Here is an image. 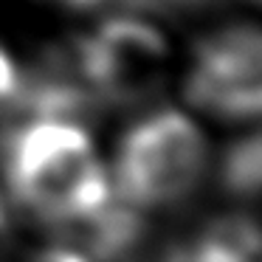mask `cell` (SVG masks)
Segmentation results:
<instances>
[{
  "instance_id": "6da1fadb",
  "label": "cell",
  "mask_w": 262,
  "mask_h": 262,
  "mask_svg": "<svg viewBox=\"0 0 262 262\" xmlns=\"http://www.w3.org/2000/svg\"><path fill=\"white\" fill-rule=\"evenodd\" d=\"M0 164L14 203L59 228L102 211L116 198L91 136L76 121L31 119L6 133Z\"/></svg>"
},
{
  "instance_id": "7a4b0ae2",
  "label": "cell",
  "mask_w": 262,
  "mask_h": 262,
  "mask_svg": "<svg viewBox=\"0 0 262 262\" xmlns=\"http://www.w3.org/2000/svg\"><path fill=\"white\" fill-rule=\"evenodd\" d=\"M209 164L200 127L181 110H155L124 133L116 152L113 194L136 211L166 209L198 189Z\"/></svg>"
},
{
  "instance_id": "3957f363",
  "label": "cell",
  "mask_w": 262,
  "mask_h": 262,
  "mask_svg": "<svg viewBox=\"0 0 262 262\" xmlns=\"http://www.w3.org/2000/svg\"><path fill=\"white\" fill-rule=\"evenodd\" d=\"M76 65L96 99L136 104L164 85L169 46L147 20L110 17L76 46Z\"/></svg>"
},
{
  "instance_id": "277c9868",
  "label": "cell",
  "mask_w": 262,
  "mask_h": 262,
  "mask_svg": "<svg viewBox=\"0 0 262 262\" xmlns=\"http://www.w3.org/2000/svg\"><path fill=\"white\" fill-rule=\"evenodd\" d=\"M186 99L220 119L262 116V26L234 23L198 42Z\"/></svg>"
},
{
  "instance_id": "5b68a950",
  "label": "cell",
  "mask_w": 262,
  "mask_h": 262,
  "mask_svg": "<svg viewBox=\"0 0 262 262\" xmlns=\"http://www.w3.org/2000/svg\"><path fill=\"white\" fill-rule=\"evenodd\" d=\"M17 91H20V74H17V68H14L12 57L0 48V104L3 102L12 104V99L17 96Z\"/></svg>"
},
{
  "instance_id": "8992f818",
  "label": "cell",
  "mask_w": 262,
  "mask_h": 262,
  "mask_svg": "<svg viewBox=\"0 0 262 262\" xmlns=\"http://www.w3.org/2000/svg\"><path fill=\"white\" fill-rule=\"evenodd\" d=\"M62 3H68V6H79V9H85V6H93V3H99V0H62Z\"/></svg>"
},
{
  "instance_id": "52a82bcc",
  "label": "cell",
  "mask_w": 262,
  "mask_h": 262,
  "mask_svg": "<svg viewBox=\"0 0 262 262\" xmlns=\"http://www.w3.org/2000/svg\"><path fill=\"white\" fill-rule=\"evenodd\" d=\"M256 3H262V0H256Z\"/></svg>"
}]
</instances>
